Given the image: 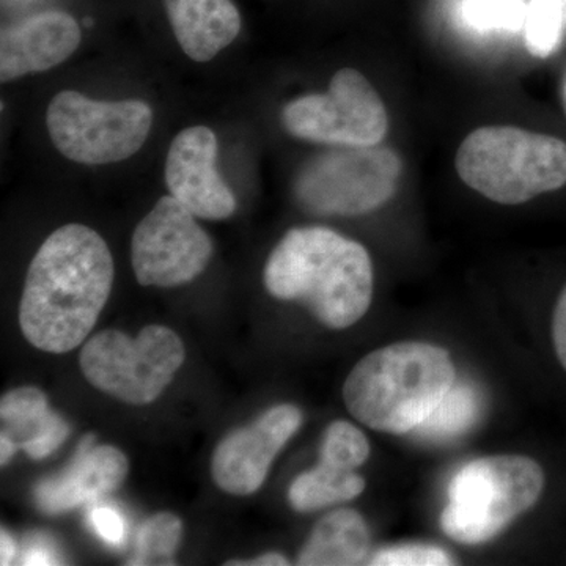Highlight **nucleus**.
Instances as JSON below:
<instances>
[{
    "instance_id": "nucleus-1",
    "label": "nucleus",
    "mask_w": 566,
    "mask_h": 566,
    "mask_svg": "<svg viewBox=\"0 0 566 566\" xmlns=\"http://www.w3.org/2000/svg\"><path fill=\"white\" fill-rule=\"evenodd\" d=\"M114 259L95 230L69 223L50 234L33 256L20 304L29 344L63 354L92 333L114 283Z\"/></svg>"
},
{
    "instance_id": "nucleus-2",
    "label": "nucleus",
    "mask_w": 566,
    "mask_h": 566,
    "mask_svg": "<svg viewBox=\"0 0 566 566\" xmlns=\"http://www.w3.org/2000/svg\"><path fill=\"white\" fill-rule=\"evenodd\" d=\"M271 296L300 301L331 329L364 318L374 300V264L363 244L324 227L290 230L264 266Z\"/></svg>"
},
{
    "instance_id": "nucleus-3",
    "label": "nucleus",
    "mask_w": 566,
    "mask_h": 566,
    "mask_svg": "<svg viewBox=\"0 0 566 566\" xmlns=\"http://www.w3.org/2000/svg\"><path fill=\"white\" fill-rule=\"evenodd\" d=\"M444 348L400 342L363 357L344 385V401L357 422L381 433L415 431L455 385Z\"/></svg>"
},
{
    "instance_id": "nucleus-4",
    "label": "nucleus",
    "mask_w": 566,
    "mask_h": 566,
    "mask_svg": "<svg viewBox=\"0 0 566 566\" xmlns=\"http://www.w3.org/2000/svg\"><path fill=\"white\" fill-rule=\"evenodd\" d=\"M461 180L502 205L528 202L566 185V142L516 126H485L457 153Z\"/></svg>"
},
{
    "instance_id": "nucleus-5",
    "label": "nucleus",
    "mask_w": 566,
    "mask_h": 566,
    "mask_svg": "<svg viewBox=\"0 0 566 566\" xmlns=\"http://www.w3.org/2000/svg\"><path fill=\"white\" fill-rule=\"evenodd\" d=\"M543 490L545 472L534 458H479L450 482L442 531L463 545H482L528 512Z\"/></svg>"
},
{
    "instance_id": "nucleus-6",
    "label": "nucleus",
    "mask_w": 566,
    "mask_h": 566,
    "mask_svg": "<svg viewBox=\"0 0 566 566\" xmlns=\"http://www.w3.org/2000/svg\"><path fill=\"white\" fill-rule=\"evenodd\" d=\"M181 338L166 326L144 327L136 338L120 331L93 335L81 353L85 379L102 392L134 406L150 405L185 363Z\"/></svg>"
},
{
    "instance_id": "nucleus-7",
    "label": "nucleus",
    "mask_w": 566,
    "mask_h": 566,
    "mask_svg": "<svg viewBox=\"0 0 566 566\" xmlns=\"http://www.w3.org/2000/svg\"><path fill=\"white\" fill-rule=\"evenodd\" d=\"M401 174L403 163L390 148L338 147L305 164L294 193L312 214L359 216L389 202Z\"/></svg>"
},
{
    "instance_id": "nucleus-8",
    "label": "nucleus",
    "mask_w": 566,
    "mask_h": 566,
    "mask_svg": "<svg viewBox=\"0 0 566 566\" xmlns=\"http://www.w3.org/2000/svg\"><path fill=\"white\" fill-rule=\"evenodd\" d=\"M48 132L65 158L88 166L120 163L144 147L153 125V111L139 99L95 102L65 91L52 98Z\"/></svg>"
},
{
    "instance_id": "nucleus-9",
    "label": "nucleus",
    "mask_w": 566,
    "mask_h": 566,
    "mask_svg": "<svg viewBox=\"0 0 566 566\" xmlns=\"http://www.w3.org/2000/svg\"><path fill=\"white\" fill-rule=\"evenodd\" d=\"M286 132L297 139L334 147H374L389 129L385 103L364 74L342 69L323 95H305L282 112Z\"/></svg>"
},
{
    "instance_id": "nucleus-10",
    "label": "nucleus",
    "mask_w": 566,
    "mask_h": 566,
    "mask_svg": "<svg viewBox=\"0 0 566 566\" xmlns=\"http://www.w3.org/2000/svg\"><path fill=\"white\" fill-rule=\"evenodd\" d=\"M212 243L196 216L172 196L163 197L133 233L132 263L144 286L185 285L210 263Z\"/></svg>"
},
{
    "instance_id": "nucleus-11",
    "label": "nucleus",
    "mask_w": 566,
    "mask_h": 566,
    "mask_svg": "<svg viewBox=\"0 0 566 566\" xmlns=\"http://www.w3.org/2000/svg\"><path fill=\"white\" fill-rule=\"evenodd\" d=\"M303 423L300 408L279 405L249 427L234 430L212 453L216 485L233 495H251L262 488L275 457Z\"/></svg>"
},
{
    "instance_id": "nucleus-12",
    "label": "nucleus",
    "mask_w": 566,
    "mask_h": 566,
    "mask_svg": "<svg viewBox=\"0 0 566 566\" xmlns=\"http://www.w3.org/2000/svg\"><path fill=\"white\" fill-rule=\"evenodd\" d=\"M216 164V134L207 126L182 129L167 153L166 182L170 196L196 218L222 221L237 210V199Z\"/></svg>"
},
{
    "instance_id": "nucleus-13",
    "label": "nucleus",
    "mask_w": 566,
    "mask_h": 566,
    "mask_svg": "<svg viewBox=\"0 0 566 566\" xmlns=\"http://www.w3.org/2000/svg\"><path fill=\"white\" fill-rule=\"evenodd\" d=\"M128 471L125 453L112 446H95V438L87 436L73 463L35 488L36 505L50 515L69 512L117 490Z\"/></svg>"
},
{
    "instance_id": "nucleus-14",
    "label": "nucleus",
    "mask_w": 566,
    "mask_h": 566,
    "mask_svg": "<svg viewBox=\"0 0 566 566\" xmlns=\"http://www.w3.org/2000/svg\"><path fill=\"white\" fill-rule=\"evenodd\" d=\"M77 21L63 11H46L3 29L0 41L2 82L61 65L81 44Z\"/></svg>"
},
{
    "instance_id": "nucleus-15",
    "label": "nucleus",
    "mask_w": 566,
    "mask_h": 566,
    "mask_svg": "<svg viewBox=\"0 0 566 566\" xmlns=\"http://www.w3.org/2000/svg\"><path fill=\"white\" fill-rule=\"evenodd\" d=\"M181 50L196 62H210L241 31L232 0H164Z\"/></svg>"
},
{
    "instance_id": "nucleus-16",
    "label": "nucleus",
    "mask_w": 566,
    "mask_h": 566,
    "mask_svg": "<svg viewBox=\"0 0 566 566\" xmlns=\"http://www.w3.org/2000/svg\"><path fill=\"white\" fill-rule=\"evenodd\" d=\"M0 438L9 439L33 460H43L69 438L70 427L48 406L46 395L36 387H18L0 401Z\"/></svg>"
},
{
    "instance_id": "nucleus-17",
    "label": "nucleus",
    "mask_w": 566,
    "mask_h": 566,
    "mask_svg": "<svg viewBox=\"0 0 566 566\" xmlns=\"http://www.w3.org/2000/svg\"><path fill=\"white\" fill-rule=\"evenodd\" d=\"M370 549V531L356 510L327 513L308 536L297 564L304 566H349L363 564Z\"/></svg>"
},
{
    "instance_id": "nucleus-18",
    "label": "nucleus",
    "mask_w": 566,
    "mask_h": 566,
    "mask_svg": "<svg viewBox=\"0 0 566 566\" xmlns=\"http://www.w3.org/2000/svg\"><path fill=\"white\" fill-rule=\"evenodd\" d=\"M364 490L365 480L356 471L319 461L316 468L296 476L290 486L289 499L297 512H315L324 506L353 501Z\"/></svg>"
},
{
    "instance_id": "nucleus-19",
    "label": "nucleus",
    "mask_w": 566,
    "mask_h": 566,
    "mask_svg": "<svg viewBox=\"0 0 566 566\" xmlns=\"http://www.w3.org/2000/svg\"><path fill=\"white\" fill-rule=\"evenodd\" d=\"M482 395L469 382H455L412 433L424 441H452L474 427L482 415Z\"/></svg>"
},
{
    "instance_id": "nucleus-20",
    "label": "nucleus",
    "mask_w": 566,
    "mask_h": 566,
    "mask_svg": "<svg viewBox=\"0 0 566 566\" xmlns=\"http://www.w3.org/2000/svg\"><path fill=\"white\" fill-rule=\"evenodd\" d=\"M526 0H461L458 20L476 35H510L523 31Z\"/></svg>"
},
{
    "instance_id": "nucleus-21",
    "label": "nucleus",
    "mask_w": 566,
    "mask_h": 566,
    "mask_svg": "<svg viewBox=\"0 0 566 566\" xmlns=\"http://www.w3.org/2000/svg\"><path fill=\"white\" fill-rule=\"evenodd\" d=\"M523 31L528 54H556L566 39V0H527Z\"/></svg>"
},
{
    "instance_id": "nucleus-22",
    "label": "nucleus",
    "mask_w": 566,
    "mask_h": 566,
    "mask_svg": "<svg viewBox=\"0 0 566 566\" xmlns=\"http://www.w3.org/2000/svg\"><path fill=\"white\" fill-rule=\"evenodd\" d=\"M181 535V521L172 513L148 517L137 532L136 551L128 565H172Z\"/></svg>"
},
{
    "instance_id": "nucleus-23",
    "label": "nucleus",
    "mask_w": 566,
    "mask_h": 566,
    "mask_svg": "<svg viewBox=\"0 0 566 566\" xmlns=\"http://www.w3.org/2000/svg\"><path fill=\"white\" fill-rule=\"evenodd\" d=\"M368 455L370 444L359 428L345 420H337L327 427L319 461L346 471H356L368 460Z\"/></svg>"
},
{
    "instance_id": "nucleus-24",
    "label": "nucleus",
    "mask_w": 566,
    "mask_h": 566,
    "mask_svg": "<svg viewBox=\"0 0 566 566\" xmlns=\"http://www.w3.org/2000/svg\"><path fill=\"white\" fill-rule=\"evenodd\" d=\"M375 566H446L453 558L442 547L433 545H405L379 551L371 558Z\"/></svg>"
},
{
    "instance_id": "nucleus-25",
    "label": "nucleus",
    "mask_w": 566,
    "mask_h": 566,
    "mask_svg": "<svg viewBox=\"0 0 566 566\" xmlns=\"http://www.w3.org/2000/svg\"><path fill=\"white\" fill-rule=\"evenodd\" d=\"M93 532L111 546H122L126 538L125 520L112 506H93L88 513Z\"/></svg>"
},
{
    "instance_id": "nucleus-26",
    "label": "nucleus",
    "mask_w": 566,
    "mask_h": 566,
    "mask_svg": "<svg viewBox=\"0 0 566 566\" xmlns=\"http://www.w3.org/2000/svg\"><path fill=\"white\" fill-rule=\"evenodd\" d=\"M553 342L558 363L566 371V285L558 296L553 315Z\"/></svg>"
},
{
    "instance_id": "nucleus-27",
    "label": "nucleus",
    "mask_w": 566,
    "mask_h": 566,
    "mask_svg": "<svg viewBox=\"0 0 566 566\" xmlns=\"http://www.w3.org/2000/svg\"><path fill=\"white\" fill-rule=\"evenodd\" d=\"M22 565H54L59 564L54 549L44 542H33L22 556Z\"/></svg>"
},
{
    "instance_id": "nucleus-28",
    "label": "nucleus",
    "mask_w": 566,
    "mask_h": 566,
    "mask_svg": "<svg viewBox=\"0 0 566 566\" xmlns=\"http://www.w3.org/2000/svg\"><path fill=\"white\" fill-rule=\"evenodd\" d=\"M17 556V543L11 538L9 532L2 531L0 536V564L10 565Z\"/></svg>"
},
{
    "instance_id": "nucleus-29",
    "label": "nucleus",
    "mask_w": 566,
    "mask_h": 566,
    "mask_svg": "<svg viewBox=\"0 0 566 566\" xmlns=\"http://www.w3.org/2000/svg\"><path fill=\"white\" fill-rule=\"evenodd\" d=\"M227 565L277 566L289 565V560H286V557H283L282 554L270 553L252 562H229Z\"/></svg>"
},
{
    "instance_id": "nucleus-30",
    "label": "nucleus",
    "mask_w": 566,
    "mask_h": 566,
    "mask_svg": "<svg viewBox=\"0 0 566 566\" xmlns=\"http://www.w3.org/2000/svg\"><path fill=\"white\" fill-rule=\"evenodd\" d=\"M564 99H565V107H566V77H565V84H564Z\"/></svg>"
}]
</instances>
